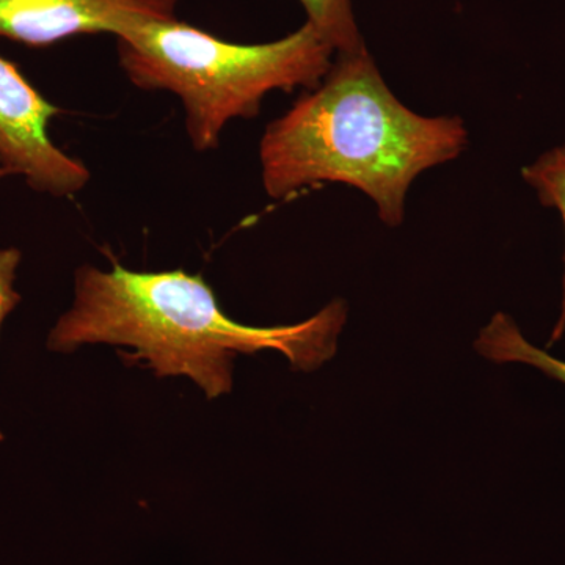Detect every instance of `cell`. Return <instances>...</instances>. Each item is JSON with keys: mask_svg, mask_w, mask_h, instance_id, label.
Listing matches in <instances>:
<instances>
[{"mask_svg": "<svg viewBox=\"0 0 565 565\" xmlns=\"http://www.w3.org/2000/svg\"><path fill=\"white\" fill-rule=\"evenodd\" d=\"M58 114L13 63L0 57V174L68 199L88 184L90 170L52 141L50 125Z\"/></svg>", "mask_w": 565, "mask_h": 565, "instance_id": "obj_4", "label": "cell"}, {"mask_svg": "<svg viewBox=\"0 0 565 565\" xmlns=\"http://www.w3.org/2000/svg\"><path fill=\"white\" fill-rule=\"evenodd\" d=\"M180 0H0V39L32 47L93 33L117 36L137 20H174Z\"/></svg>", "mask_w": 565, "mask_h": 565, "instance_id": "obj_5", "label": "cell"}, {"mask_svg": "<svg viewBox=\"0 0 565 565\" xmlns=\"http://www.w3.org/2000/svg\"><path fill=\"white\" fill-rule=\"evenodd\" d=\"M522 178L537 195L539 202L546 207L559 212L565 232V143L542 152L534 162L523 167ZM565 333V253L563 300H561L559 318L555 323L550 345L556 344Z\"/></svg>", "mask_w": 565, "mask_h": 565, "instance_id": "obj_7", "label": "cell"}, {"mask_svg": "<svg viewBox=\"0 0 565 565\" xmlns=\"http://www.w3.org/2000/svg\"><path fill=\"white\" fill-rule=\"evenodd\" d=\"M307 11V22L321 33L334 54L356 52L366 47L351 0H299Z\"/></svg>", "mask_w": 565, "mask_h": 565, "instance_id": "obj_8", "label": "cell"}, {"mask_svg": "<svg viewBox=\"0 0 565 565\" xmlns=\"http://www.w3.org/2000/svg\"><path fill=\"white\" fill-rule=\"evenodd\" d=\"M118 61L140 90L181 99L193 150H215L236 118L259 114L270 92L321 84L333 47L310 22L270 43L241 44L174 20H137L117 35Z\"/></svg>", "mask_w": 565, "mask_h": 565, "instance_id": "obj_3", "label": "cell"}, {"mask_svg": "<svg viewBox=\"0 0 565 565\" xmlns=\"http://www.w3.org/2000/svg\"><path fill=\"white\" fill-rule=\"evenodd\" d=\"M334 55L321 84L264 131V191L285 200L319 182H343L373 200L385 225L399 226L412 182L459 158L467 129L460 118L405 107L366 47Z\"/></svg>", "mask_w": 565, "mask_h": 565, "instance_id": "obj_2", "label": "cell"}, {"mask_svg": "<svg viewBox=\"0 0 565 565\" xmlns=\"http://www.w3.org/2000/svg\"><path fill=\"white\" fill-rule=\"evenodd\" d=\"M348 308L334 300L294 326L252 327L233 321L202 275L184 270L136 273L85 264L74 277V300L47 337L52 352L85 344L132 349L122 359L145 363L156 377H188L207 399L233 388L237 353L280 352L294 370L313 371L337 352Z\"/></svg>", "mask_w": 565, "mask_h": 565, "instance_id": "obj_1", "label": "cell"}, {"mask_svg": "<svg viewBox=\"0 0 565 565\" xmlns=\"http://www.w3.org/2000/svg\"><path fill=\"white\" fill-rule=\"evenodd\" d=\"M476 349L494 363H523L565 384V362L535 348L523 337L514 319L505 313L494 315L476 340Z\"/></svg>", "mask_w": 565, "mask_h": 565, "instance_id": "obj_6", "label": "cell"}, {"mask_svg": "<svg viewBox=\"0 0 565 565\" xmlns=\"http://www.w3.org/2000/svg\"><path fill=\"white\" fill-rule=\"evenodd\" d=\"M21 258L22 255L18 248H0V329L7 316L21 303V296L14 289ZM2 440L3 435L0 434V441Z\"/></svg>", "mask_w": 565, "mask_h": 565, "instance_id": "obj_9", "label": "cell"}]
</instances>
